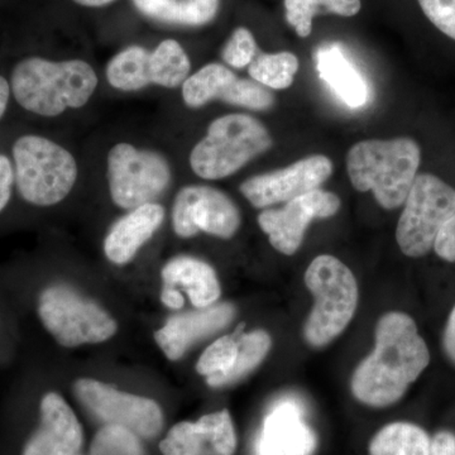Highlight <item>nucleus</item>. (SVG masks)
<instances>
[{"label": "nucleus", "instance_id": "4468645a", "mask_svg": "<svg viewBox=\"0 0 455 455\" xmlns=\"http://www.w3.org/2000/svg\"><path fill=\"white\" fill-rule=\"evenodd\" d=\"M340 205L339 196L316 188L284 204L283 208L260 212L259 224L275 250L292 256L300 248L311 221L333 217Z\"/></svg>", "mask_w": 455, "mask_h": 455}, {"label": "nucleus", "instance_id": "c9c22d12", "mask_svg": "<svg viewBox=\"0 0 455 455\" xmlns=\"http://www.w3.org/2000/svg\"><path fill=\"white\" fill-rule=\"evenodd\" d=\"M161 300L170 309H181L184 307V298L182 293L175 289H170V287H164L163 292H161Z\"/></svg>", "mask_w": 455, "mask_h": 455}, {"label": "nucleus", "instance_id": "e433bc0d", "mask_svg": "<svg viewBox=\"0 0 455 455\" xmlns=\"http://www.w3.org/2000/svg\"><path fill=\"white\" fill-rule=\"evenodd\" d=\"M11 92L12 89L11 86H9L7 79L0 76V119L3 118V116L5 114V110H7Z\"/></svg>", "mask_w": 455, "mask_h": 455}, {"label": "nucleus", "instance_id": "423d86ee", "mask_svg": "<svg viewBox=\"0 0 455 455\" xmlns=\"http://www.w3.org/2000/svg\"><path fill=\"white\" fill-rule=\"evenodd\" d=\"M14 181L20 196L36 206L61 203L73 190L77 179L74 156L49 139L20 137L14 142Z\"/></svg>", "mask_w": 455, "mask_h": 455}, {"label": "nucleus", "instance_id": "f704fd0d", "mask_svg": "<svg viewBox=\"0 0 455 455\" xmlns=\"http://www.w3.org/2000/svg\"><path fill=\"white\" fill-rule=\"evenodd\" d=\"M443 348L449 361L455 366V305L448 317L444 333H443Z\"/></svg>", "mask_w": 455, "mask_h": 455}, {"label": "nucleus", "instance_id": "9d476101", "mask_svg": "<svg viewBox=\"0 0 455 455\" xmlns=\"http://www.w3.org/2000/svg\"><path fill=\"white\" fill-rule=\"evenodd\" d=\"M190 70V60L181 44L164 40L154 51L130 46L116 53L107 66V80L123 92H137L148 85L172 89L185 83Z\"/></svg>", "mask_w": 455, "mask_h": 455}, {"label": "nucleus", "instance_id": "72a5a7b5", "mask_svg": "<svg viewBox=\"0 0 455 455\" xmlns=\"http://www.w3.org/2000/svg\"><path fill=\"white\" fill-rule=\"evenodd\" d=\"M430 455H455V435L451 431H439L430 439Z\"/></svg>", "mask_w": 455, "mask_h": 455}, {"label": "nucleus", "instance_id": "6ab92c4d", "mask_svg": "<svg viewBox=\"0 0 455 455\" xmlns=\"http://www.w3.org/2000/svg\"><path fill=\"white\" fill-rule=\"evenodd\" d=\"M235 315L233 305L220 304L171 316L166 324L156 331L155 339L170 361H179L194 343L226 328Z\"/></svg>", "mask_w": 455, "mask_h": 455}, {"label": "nucleus", "instance_id": "39448f33", "mask_svg": "<svg viewBox=\"0 0 455 455\" xmlns=\"http://www.w3.org/2000/svg\"><path fill=\"white\" fill-rule=\"evenodd\" d=\"M274 145L267 128L247 114H228L211 123L190 155V166L204 180L226 179Z\"/></svg>", "mask_w": 455, "mask_h": 455}, {"label": "nucleus", "instance_id": "20e7f679", "mask_svg": "<svg viewBox=\"0 0 455 455\" xmlns=\"http://www.w3.org/2000/svg\"><path fill=\"white\" fill-rule=\"evenodd\" d=\"M305 283L315 304L305 322L304 337L319 348L339 337L352 322L358 305L357 280L337 257L322 254L305 272Z\"/></svg>", "mask_w": 455, "mask_h": 455}, {"label": "nucleus", "instance_id": "b1692460", "mask_svg": "<svg viewBox=\"0 0 455 455\" xmlns=\"http://www.w3.org/2000/svg\"><path fill=\"white\" fill-rule=\"evenodd\" d=\"M370 455H430V438L419 425L388 424L373 436Z\"/></svg>", "mask_w": 455, "mask_h": 455}, {"label": "nucleus", "instance_id": "393cba45", "mask_svg": "<svg viewBox=\"0 0 455 455\" xmlns=\"http://www.w3.org/2000/svg\"><path fill=\"white\" fill-rule=\"evenodd\" d=\"M271 346V337L266 331H254L241 335L238 338V355L233 367L221 376L209 377L206 382L214 388L235 385L262 363Z\"/></svg>", "mask_w": 455, "mask_h": 455}, {"label": "nucleus", "instance_id": "c85d7f7f", "mask_svg": "<svg viewBox=\"0 0 455 455\" xmlns=\"http://www.w3.org/2000/svg\"><path fill=\"white\" fill-rule=\"evenodd\" d=\"M238 355L235 335H224L205 349L196 363L197 373L209 377L221 376L235 364Z\"/></svg>", "mask_w": 455, "mask_h": 455}, {"label": "nucleus", "instance_id": "f3484780", "mask_svg": "<svg viewBox=\"0 0 455 455\" xmlns=\"http://www.w3.org/2000/svg\"><path fill=\"white\" fill-rule=\"evenodd\" d=\"M316 436L304 419L300 403L291 398L278 401L263 420L257 455H313Z\"/></svg>", "mask_w": 455, "mask_h": 455}, {"label": "nucleus", "instance_id": "0eeeda50", "mask_svg": "<svg viewBox=\"0 0 455 455\" xmlns=\"http://www.w3.org/2000/svg\"><path fill=\"white\" fill-rule=\"evenodd\" d=\"M42 324L66 348L103 343L116 333V320L92 299L65 284L46 287L38 299Z\"/></svg>", "mask_w": 455, "mask_h": 455}, {"label": "nucleus", "instance_id": "7c9ffc66", "mask_svg": "<svg viewBox=\"0 0 455 455\" xmlns=\"http://www.w3.org/2000/svg\"><path fill=\"white\" fill-rule=\"evenodd\" d=\"M425 16L455 41V0H418Z\"/></svg>", "mask_w": 455, "mask_h": 455}, {"label": "nucleus", "instance_id": "a878e982", "mask_svg": "<svg viewBox=\"0 0 455 455\" xmlns=\"http://www.w3.org/2000/svg\"><path fill=\"white\" fill-rule=\"evenodd\" d=\"M361 0H284V16L296 33L305 38L310 35L314 17L317 14L353 17L361 11Z\"/></svg>", "mask_w": 455, "mask_h": 455}, {"label": "nucleus", "instance_id": "c756f323", "mask_svg": "<svg viewBox=\"0 0 455 455\" xmlns=\"http://www.w3.org/2000/svg\"><path fill=\"white\" fill-rule=\"evenodd\" d=\"M257 55H259V49H257L256 40L252 32L245 27L236 28L221 51L224 61L235 68H247L252 64Z\"/></svg>", "mask_w": 455, "mask_h": 455}, {"label": "nucleus", "instance_id": "f8f14e48", "mask_svg": "<svg viewBox=\"0 0 455 455\" xmlns=\"http://www.w3.org/2000/svg\"><path fill=\"white\" fill-rule=\"evenodd\" d=\"M241 223V212L235 202L218 188L191 185L181 188L175 197L172 224L181 238L203 232L229 239L238 232Z\"/></svg>", "mask_w": 455, "mask_h": 455}, {"label": "nucleus", "instance_id": "5701e85b", "mask_svg": "<svg viewBox=\"0 0 455 455\" xmlns=\"http://www.w3.org/2000/svg\"><path fill=\"white\" fill-rule=\"evenodd\" d=\"M143 16L164 25L200 27L208 25L220 8V0H133Z\"/></svg>", "mask_w": 455, "mask_h": 455}, {"label": "nucleus", "instance_id": "f03ea898", "mask_svg": "<svg viewBox=\"0 0 455 455\" xmlns=\"http://www.w3.org/2000/svg\"><path fill=\"white\" fill-rule=\"evenodd\" d=\"M98 86L94 68L83 60L50 61L28 57L14 68L11 89L20 107L37 116H57L82 108Z\"/></svg>", "mask_w": 455, "mask_h": 455}, {"label": "nucleus", "instance_id": "473e14b6", "mask_svg": "<svg viewBox=\"0 0 455 455\" xmlns=\"http://www.w3.org/2000/svg\"><path fill=\"white\" fill-rule=\"evenodd\" d=\"M14 182L13 164L7 156L0 155V212L4 211L11 200Z\"/></svg>", "mask_w": 455, "mask_h": 455}, {"label": "nucleus", "instance_id": "7ed1b4c3", "mask_svg": "<svg viewBox=\"0 0 455 455\" xmlns=\"http://www.w3.org/2000/svg\"><path fill=\"white\" fill-rule=\"evenodd\" d=\"M420 160V147L412 139L367 140L349 149L347 169L353 188L372 191L382 208L394 211L405 203Z\"/></svg>", "mask_w": 455, "mask_h": 455}, {"label": "nucleus", "instance_id": "2f4dec72", "mask_svg": "<svg viewBox=\"0 0 455 455\" xmlns=\"http://www.w3.org/2000/svg\"><path fill=\"white\" fill-rule=\"evenodd\" d=\"M433 250L440 259L447 262H455V214L440 230Z\"/></svg>", "mask_w": 455, "mask_h": 455}, {"label": "nucleus", "instance_id": "a211bd4d", "mask_svg": "<svg viewBox=\"0 0 455 455\" xmlns=\"http://www.w3.org/2000/svg\"><path fill=\"white\" fill-rule=\"evenodd\" d=\"M40 427L26 443L22 455H77L83 427L64 397L49 392L41 400Z\"/></svg>", "mask_w": 455, "mask_h": 455}, {"label": "nucleus", "instance_id": "f257e3e1", "mask_svg": "<svg viewBox=\"0 0 455 455\" xmlns=\"http://www.w3.org/2000/svg\"><path fill=\"white\" fill-rule=\"evenodd\" d=\"M430 363V350L411 316L385 314L377 323L376 346L353 373V395L359 403L386 407L398 403Z\"/></svg>", "mask_w": 455, "mask_h": 455}, {"label": "nucleus", "instance_id": "ddd939ff", "mask_svg": "<svg viewBox=\"0 0 455 455\" xmlns=\"http://www.w3.org/2000/svg\"><path fill=\"white\" fill-rule=\"evenodd\" d=\"M333 164L324 155L301 158L284 169L260 173L245 180L241 193L254 208L286 204L316 190L331 178Z\"/></svg>", "mask_w": 455, "mask_h": 455}, {"label": "nucleus", "instance_id": "4be33fe9", "mask_svg": "<svg viewBox=\"0 0 455 455\" xmlns=\"http://www.w3.org/2000/svg\"><path fill=\"white\" fill-rule=\"evenodd\" d=\"M320 77L349 108H361L368 100V85L340 44H329L316 51Z\"/></svg>", "mask_w": 455, "mask_h": 455}, {"label": "nucleus", "instance_id": "1a4fd4ad", "mask_svg": "<svg viewBox=\"0 0 455 455\" xmlns=\"http://www.w3.org/2000/svg\"><path fill=\"white\" fill-rule=\"evenodd\" d=\"M169 161L158 152L118 143L108 154V185L114 204L125 211L154 203L170 187Z\"/></svg>", "mask_w": 455, "mask_h": 455}, {"label": "nucleus", "instance_id": "412c9836", "mask_svg": "<svg viewBox=\"0 0 455 455\" xmlns=\"http://www.w3.org/2000/svg\"><path fill=\"white\" fill-rule=\"evenodd\" d=\"M164 286L185 291L197 309L220 300L221 289L214 268L196 257L180 256L163 268Z\"/></svg>", "mask_w": 455, "mask_h": 455}, {"label": "nucleus", "instance_id": "dca6fc26", "mask_svg": "<svg viewBox=\"0 0 455 455\" xmlns=\"http://www.w3.org/2000/svg\"><path fill=\"white\" fill-rule=\"evenodd\" d=\"M235 449V424L228 410L181 421L160 443L164 455H233Z\"/></svg>", "mask_w": 455, "mask_h": 455}, {"label": "nucleus", "instance_id": "cd10ccee", "mask_svg": "<svg viewBox=\"0 0 455 455\" xmlns=\"http://www.w3.org/2000/svg\"><path fill=\"white\" fill-rule=\"evenodd\" d=\"M90 455H146L140 438L116 425H104L90 448Z\"/></svg>", "mask_w": 455, "mask_h": 455}, {"label": "nucleus", "instance_id": "bb28decb", "mask_svg": "<svg viewBox=\"0 0 455 455\" xmlns=\"http://www.w3.org/2000/svg\"><path fill=\"white\" fill-rule=\"evenodd\" d=\"M299 70L298 57L291 52L259 53L248 73L254 82L268 89L283 90L290 88Z\"/></svg>", "mask_w": 455, "mask_h": 455}, {"label": "nucleus", "instance_id": "4c0bfd02", "mask_svg": "<svg viewBox=\"0 0 455 455\" xmlns=\"http://www.w3.org/2000/svg\"><path fill=\"white\" fill-rule=\"evenodd\" d=\"M73 2L84 5V7L98 8L104 7V5L109 4V3L114 2V0H73Z\"/></svg>", "mask_w": 455, "mask_h": 455}, {"label": "nucleus", "instance_id": "9b49d317", "mask_svg": "<svg viewBox=\"0 0 455 455\" xmlns=\"http://www.w3.org/2000/svg\"><path fill=\"white\" fill-rule=\"evenodd\" d=\"M75 394L84 407L106 425L124 427L142 439H154L163 430V409L151 398L110 387L97 379H77Z\"/></svg>", "mask_w": 455, "mask_h": 455}, {"label": "nucleus", "instance_id": "6e6552de", "mask_svg": "<svg viewBox=\"0 0 455 455\" xmlns=\"http://www.w3.org/2000/svg\"><path fill=\"white\" fill-rule=\"evenodd\" d=\"M398 220L396 241L411 259L427 256L436 236L455 214V188L431 173L416 176Z\"/></svg>", "mask_w": 455, "mask_h": 455}, {"label": "nucleus", "instance_id": "aec40b11", "mask_svg": "<svg viewBox=\"0 0 455 455\" xmlns=\"http://www.w3.org/2000/svg\"><path fill=\"white\" fill-rule=\"evenodd\" d=\"M164 220V208L151 203L139 206L116 221L104 241V252L114 265H125L136 257Z\"/></svg>", "mask_w": 455, "mask_h": 455}, {"label": "nucleus", "instance_id": "2eb2a0df", "mask_svg": "<svg viewBox=\"0 0 455 455\" xmlns=\"http://www.w3.org/2000/svg\"><path fill=\"white\" fill-rule=\"evenodd\" d=\"M182 98L188 108L197 109L212 100L251 110H268L275 95L268 88L250 79H241L226 66L212 62L204 66L182 84Z\"/></svg>", "mask_w": 455, "mask_h": 455}]
</instances>
